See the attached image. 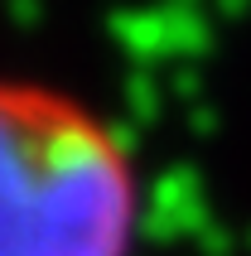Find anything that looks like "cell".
<instances>
[{"label": "cell", "mask_w": 251, "mask_h": 256, "mask_svg": "<svg viewBox=\"0 0 251 256\" xmlns=\"http://www.w3.org/2000/svg\"><path fill=\"white\" fill-rule=\"evenodd\" d=\"M136 174L82 102L0 82V256H126Z\"/></svg>", "instance_id": "1"}]
</instances>
